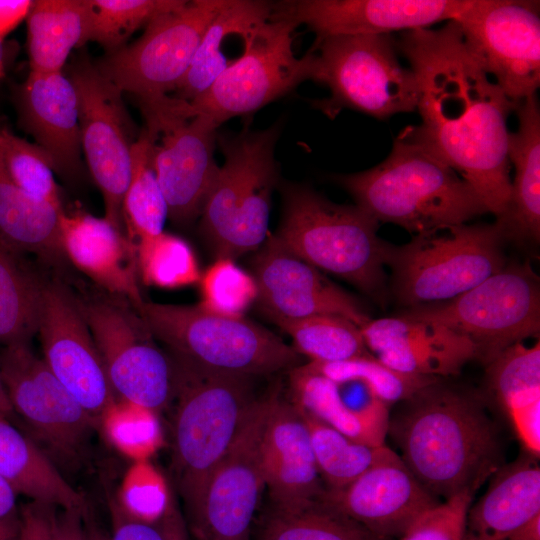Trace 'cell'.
<instances>
[{
    "instance_id": "obj_16",
    "label": "cell",
    "mask_w": 540,
    "mask_h": 540,
    "mask_svg": "<svg viewBox=\"0 0 540 540\" xmlns=\"http://www.w3.org/2000/svg\"><path fill=\"white\" fill-rule=\"evenodd\" d=\"M226 0H194L150 22L131 44L94 61L99 72L137 99L168 95L184 78L208 25Z\"/></svg>"
},
{
    "instance_id": "obj_37",
    "label": "cell",
    "mask_w": 540,
    "mask_h": 540,
    "mask_svg": "<svg viewBox=\"0 0 540 540\" xmlns=\"http://www.w3.org/2000/svg\"><path fill=\"white\" fill-rule=\"evenodd\" d=\"M299 410L309 430L315 460L326 490L344 488L381 457L385 445L373 446L354 441L301 408Z\"/></svg>"
},
{
    "instance_id": "obj_18",
    "label": "cell",
    "mask_w": 540,
    "mask_h": 540,
    "mask_svg": "<svg viewBox=\"0 0 540 540\" xmlns=\"http://www.w3.org/2000/svg\"><path fill=\"white\" fill-rule=\"evenodd\" d=\"M456 21L485 71L514 103L540 85L538 1L474 0Z\"/></svg>"
},
{
    "instance_id": "obj_38",
    "label": "cell",
    "mask_w": 540,
    "mask_h": 540,
    "mask_svg": "<svg viewBox=\"0 0 540 540\" xmlns=\"http://www.w3.org/2000/svg\"><path fill=\"white\" fill-rule=\"evenodd\" d=\"M186 3L185 0H87L83 46L92 41L106 53L114 52L125 46L139 28Z\"/></svg>"
},
{
    "instance_id": "obj_40",
    "label": "cell",
    "mask_w": 540,
    "mask_h": 540,
    "mask_svg": "<svg viewBox=\"0 0 540 540\" xmlns=\"http://www.w3.org/2000/svg\"><path fill=\"white\" fill-rule=\"evenodd\" d=\"M0 167L10 181L28 195L60 211L65 210L48 155L5 125L0 126Z\"/></svg>"
},
{
    "instance_id": "obj_45",
    "label": "cell",
    "mask_w": 540,
    "mask_h": 540,
    "mask_svg": "<svg viewBox=\"0 0 540 540\" xmlns=\"http://www.w3.org/2000/svg\"><path fill=\"white\" fill-rule=\"evenodd\" d=\"M172 499L161 477L147 464H138L129 474L120 501H114L128 517L155 523L167 513Z\"/></svg>"
},
{
    "instance_id": "obj_47",
    "label": "cell",
    "mask_w": 540,
    "mask_h": 540,
    "mask_svg": "<svg viewBox=\"0 0 540 540\" xmlns=\"http://www.w3.org/2000/svg\"><path fill=\"white\" fill-rule=\"evenodd\" d=\"M153 412L118 400L106 413L112 415L110 418L106 417V422L109 423V431L114 441L131 452L141 453L154 448L158 438V425L151 414Z\"/></svg>"
},
{
    "instance_id": "obj_2",
    "label": "cell",
    "mask_w": 540,
    "mask_h": 540,
    "mask_svg": "<svg viewBox=\"0 0 540 540\" xmlns=\"http://www.w3.org/2000/svg\"><path fill=\"white\" fill-rule=\"evenodd\" d=\"M388 432L416 479L444 501L475 491L501 467L493 423L472 395L438 381L404 401Z\"/></svg>"
},
{
    "instance_id": "obj_51",
    "label": "cell",
    "mask_w": 540,
    "mask_h": 540,
    "mask_svg": "<svg viewBox=\"0 0 540 540\" xmlns=\"http://www.w3.org/2000/svg\"><path fill=\"white\" fill-rule=\"evenodd\" d=\"M16 495L13 487L0 476V540H18L21 509Z\"/></svg>"
},
{
    "instance_id": "obj_31",
    "label": "cell",
    "mask_w": 540,
    "mask_h": 540,
    "mask_svg": "<svg viewBox=\"0 0 540 540\" xmlns=\"http://www.w3.org/2000/svg\"><path fill=\"white\" fill-rule=\"evenodd\" d=\"M271 13L272 4L266 1L226 0L204 32L175 97L190 102L204 93L233 62L222 51L225 39L230 35L243 38Z\"/></svg>"
},
{
    "instance_id": "obj_42",
    "label": "cell",
    "mask_w": 540,
    "mask_h": 540,
    "mask_svg": "<svg viewBox=\"0 0 540 540\" xmlns=\"http://www.w3.org/2000/svg\"><path fill=\"white\" fill-rule=\"evenodd\" d=\"M488 382L507 411L540 401V344L515 343L487 363Z\"/></svg>"
},
{
    "instance_id": "obj_23",
    "label": "cell",
    "mask_w": 540,
    "mask_h": 540,
    "mask_svg": "<svg viewBox=\"0 0 540 540\" xmlns=\"http://www.w3.org/2000/svg\"><path fill=\"white\" fill-rule=\"evenodd\" d=\"M360 330L373 357L409 376H454L478 358L476 345L466 336L440 323L404 313L370 319Z\"/></svg>"
},
{
    "instance_id": "obj_48",
    "label": "cell",
    "mask_w": 540,
    "mask_h": 540,
    "mask_svg": "<svg viewBox=\"0 0 540 540\" xmlns=\"http://www.w3.org/2000/svg\"><path fill=\"white\" fill-rule=\"evenodd\" d=\"M112 535L108 540H187L184 521L173 500L167 513L155 523L126 516L110 501Z\"/></svg>"
},
{
    "instance_id": "obj_39",
    "label": "cell",
    "mask_w": 540,
    "mask_h": 540,
    "mask_svg": "<svg viewBox=\"0 0 540 540\" xmlns=\"http://www.w3.org/2000/svg\"><path fill=\"white\" fill-rule=\"evenodd\" d=\"M255 540H389L323 501L294 513L274 511L266 518Z\"/></svg>"
},
{
    "instance_id": "obj_50",
    "label": "cell",
    "mask_w": 540,
    "mask_h": 540,
    "mask_svg": "<svg viewBox=\"0 0 540 540\" xmlns=\"http://www.w3.org/2000/svg\"><path fill=\"white\" fill-rule=\"evenodd\" d=\"M524 446L533 456L540 453V401L508 411Z\"/></svg>"
},
{
    "instance_id": "obj_30",
    "label": "cell",
    "mask_w": 540,
    "mask_h": 540,
    "mask_svg": "<svg viewBox=\"0 0 540 540\" xmlns=\"http://www.w3.org/2000/svg\"><path fill=\"white\" fill-rule=\"evenodd\" d=\"M62 212L22 191L0 167L1 244L49 263L61 262L66 257L60 237Z\"/></svg>"
},
{
    "instance_id": "obj_3",
    "label": "cell",
    "mask_w": 540,
    "mask_h": 540,
    "mask_svg": "<svg viewBox=\"0 0 540 540\" xmlns=\"http://www.w3.org/2000/svg\"><path fill=\"white\" fill-rule=\"evenodd\" d=\"M336 179L378 223L396 224L414 235L489 213L460 175L402 132L377 166Z\"/></svg>"
},
{
    "instance_id": "obj_33",
    "label": "cell",
    "mask_w": 540,
    "mask_h": 540,
    "mask_svg": "<svg viewBox=\"0 0 540 540\" xmlns=\"http://www.w3.org/2000/svg\"><path fill=\"white\" fill-rule=\"evenodd\" d=\"M44 279L0 243V345L29 343L37 334Z\"/></svg>"
},
{
    "instance_id": "obj_44",
    "label": "cell",
    "mask_w": 540,
    "mask_h": 540,
    "mask_svg": "<svg viewBox=\"0 0 540 540\" xmlns=\"http://www.w3.org/2000/svg\"><path fill=\"white\" fill-rule=\"evenodd\" d=\"M199 283V305L217 314L243 317L245 311L258 298L254 277L236 265L232 259H216L201 275Z\"/></svg>"
},
{
    "instance_id": "obj_36",
    "label": "cell",
    "mask_w": 540,
    "mask_h": 540,
    "mask_svg": "<svg viewBox=\"0 0 540 540\" xmlns=\"http://www.w3.org/2000/svg\"><path fill=\"white\" fill-rule=\"evenodd\" d=\"M292 340V347L310 362L332 363L371 355L360 327L338 315L274 319Z\"/></svg>"
},
{
    "instance_id": "obj_13",
    "label": "cell",
    "mask_w": 540,
    "mask_h": 540,
    "mask_svg": "<svg viewBox=\"0 0 540 540\" xmlns=\"http://www.w3.org/2000/svg\"><path fill=\"white\" fill-rule=\"evenodd\" d=\"M404 314L466 336L487 364L507 347L539 335V279L529 263L505 265L450 301L410 308Z\"/></svg>"
},
{
    "instance_id": "obj_22",
    "label": "cell",
    "mask_w": 540,
    "mask_h": 540,
    "mask_svg": "<svg viewBox=\"0 0 540 540\" xmlns=\"http://www.w3.org/2000/svg\"><path fill=\"white\" fill-rule=\"evenodd\" d=\"M320 500L389 540L401 538L420 516L441 503L387 446L362 475L342 489L326 490Z\"/></svg>"
},
{
    "instance_id": "obj_28",
    "label": "cell",
    "mask_w": 540,
    "mask_h": 540,
    "mask_svg": "<svg viewBox=\"0 0 540 540\" xmlns=\"http://www.w3.org/2000/svg\"><path fill=\"white\" fill-rule=\"evenodd\" d=\"M518 127L508 134L507 155L514 166L508 208L496 220L505 238L538 242L540 237V110L537 96L515 108Z\"/></svg>"
},
{
    "instance_id": "obj_29",
    "label": "cell",
    "mask_w": 540,
    "mask_h": 540,
    "mask_svg": "<svg viewBox=\"0 0 540 540\" xmlns=\"http://www.w3.org/2000/svg\"><path fill=\"white\" fill-rule=\"evenodd\" d=\"M0 476L31 501L86 510V501L32 439L0 414Z\"/></svg>"
},
{
    "instance_id": "obj_6",
    "label": "cell",
    "mask_w": 540,
    "mask_h": 540,
    "mask_svg": "<svg viewBox=\"0 0 540 540\" xmlns=\"http://www.w3.org/2000/svg\"><path fill=\"white\" fill-rule=\"evenodd\" d=\"M149 330L172 358L200 369L250 377L290 371L299 353L279 336L243 317L198 305L145 301L138 308Z\"/></svg>"
},
{
    "instance_id": "obj_57",
    "label": "cell",
    "mask_w": 540,
    "mask_h": 540,
    "mask_svg": "<svg viewBox=\"0 0 540 540\" xmlns=\"http://www.w3.org/2000/svg\"><path fill=\"white\" fill-rule=\"evenodd\" d=\"M89 540H108L97 529H92V526H88Z\"/></svg>"
},
{
    "instance_id": "obj_8",
    "label": "cell",
    "mask_w": 540,
    "mask_h": 540,
    "mask_svg": "<svg viewBox=\"0 0 540 540\" xmlns=\"http://www.w3.org/2000/svg\"><path fill=\"white\" fill-rule=\"evenodd\" d=\"M505 239L496 222L466 223L416 234L401 246L391 244L387 266L393 292L408 309L450 301L504 268Z\"/></svg>"
},
{
    "instance_id": "obj_19",
    "label": "cell",
    "mask_w": 540,
    "mask_h": 540,
    "mask_svg": "<svg viewBox=\"0 0 540 540\" xmlns=\"http://www.w3.org/2000/svg\"><path fill=\"white\" fill-rule=\"evenodd\" d=\"M39 336L43 360L76 400L98 420L117 402L75 293L61 280H44Z\"/></svg>"
},
{
    "instance_id": "obj_5",
    "label": "cell",
    "mask_w": 540,
    "mask_h": 540,
    "mask_svg": "<svg viewBox=\"0 0 540 540\" xmlns=\"http://www.w3.org/2000/svg\"><path fill=\"white\" fill-rule=\"evenodd\" d=\"M279 124L217 135L224 155L200 215V231L216 259L256 250L267 239L272 193L278 183L274 158Z\"/></svg>"
},
{
    "instance_id": "obj_55",
    "label": "cell",
    "mask_w": 540,
    "mask_h": 540,
    "mask_svg": "<svg viewBox=\"0 0 540 540\" xmlns=\"http://www.w3.org/2000/svg\"><path fill=\"white\" fill-rule=\"evenodd\" d=\"M0 414L11 419L15 414L0 377Z\"/></svg>"
},
{
    "instance_id": "obj_34",
    "label": "cell",
    "mask_w": 540,
    "mask_h": 540,
    "mask_svg": "<svg viewBox=\"0 0 540 540\" xmlns=\"http://www.w3.org/2000/svg\"><path fill=\"white\" fill-rule=\"evenodd\" d=\"M292 402L350 439L384 445L388 425L352 412L343 402L335 382L309 371L302 364L290 370Z\"/></svg>"
},
{
    "instance_id": "obj_27",
    "label": "cell",
    "mask_w": 540,
    "mask_h": 540,
    "mask_svg": "<svg viewBox=\"0 0 540 540\" xmlns=\"http://www.w3.org/2000/svg\"><path fill=\"white\" fill-rule=\"evenodd\" d=\"M536 456L501 466L485 494L470 506L464 540H500L540 514V468Z\"/></svg>"
},
{
    "instance_id": "obj_1",
    "label": "cell",
    "mask_w": 540,
    "mask_h": 540,
    "mask_svg": "<svg viewBox=\"0 0 540 540\" xmlns=\"http://www.w3.org/2000/svg\"><path fill=\"white\" fill-rule=\"evenodd\" d=\"M396 48L416 77L421 117L401 132L460 175L500 219L512 181L507 120L517 104L485 71L454 20L403 32Z\"/></svg>"
},
{
    "instance_id": "obj_35",
    "label": "cell",
    "mask_w": 540,
    "mask_h": 540,
    "mask_svg": "<svg viewBox=\"0 0 540 540\" xmlns=\"http://www.w3.org/2000/svg\"><path fill=\"white\" fill-rule=\"evenodd\" d=\"M154 136L145 127L133 146V170L122 203V217L127 238L136 243L161 234L168 206L153 166Z\"/></svg>"
},
{
    "instance_id": "obj_4",
    "label": "cell",
    "mask_w": 540,
    "mask_h": 540,
    "mask_svg": "<svg viewBox=\"0 0 540 540\" xmlns=\"http://www.w3.org/2000/svg\"><path fill=\"white\" fill-rule=\"evenodd\" d=\"M282 193L277 242L318 270L381 297L391 244L378 236V222L359 206L331 202L305 185L284 184Z\"/></svg>"
},
{
    "instance_id": "obj_25",
    "label": "cell",
    "mask_w": 540,
    "mask_h": 540,
    "mask_svg": "<svg viewBox=\"0 0 540 540\" xmlns=\"http://www.w3.org/2000/svg\"><path fill=\"white\" fill-rule=\"evenodd\" d=\"M14 102L20 127L48 155L55 173L77 180L83 173L79 103L67 73L30 71Z\"/></svg>"
},
{
    "instance_id": "obj_32",
    "label": "cell",
    "mask_w": 540,
    "mask_h": 540,
    "mask_svg": "<svg viewBox=\"0 0 540 540\" xmlns=\"http://www.w3.org/2000/svg\"><path fill=\"white\" fill-rule=\"evenodd\" d=\"M87 0H36L26 17L31 72L64 70L74 48L83 46Z\"/></svg>"
},
{
    "instance_id": "obj_54",
    "label": "cell",
    "mask_w": 540,
    "mask_h": 540,
    "mask_svg": "<svg viewBox=\"0 0 540 540\" xmlns=\"http://www.w3.org/2000/svg\"><path fill=\"white\" fill-rule=\"evenodd\" d=\"M500 540H540V514Z\"/></svg>"
},
{
    "instance_id": "obj_26",
    "label": "cell",
    "mask_w": 540,
    "mask_h": 540,
    "mask_svg": "<svg viewBox=\"0 0 540 540\" xmlns=\"http://www.w3.org/2000/svg\"><path fill=\"white\" fill-rule=\"evenodd\" d=\"M60 237L66 258L77 269L102 290L140 307L144 299L138 283L136 245L122 231L105 217L64 210Z\"/></svg>"
},
{
    "instance_id": "obj_46",
    "label": "cell",
    "mask_w": 540,
    "mask_h": 540,
    "mask_svg": "<svg viewBox=\"0 0 540 540\" xmlns=\"http://www.w3.org/2000/svg\"><path fill=\"white\" fill-rule=\"evenodd\" d=\"M473 494L462 492L420 516L400 540H464Z\"/></svg>"
},
{
    "instance_id": "obj_41",
    "label": "cell",
    "mask_w": 540,
    "mask_h": 540,
    "mask_svg": "<svg viewBox=\"0 0 540 540\" xmlns=\"http://www.w3.org/2000/svg\"><path fill=\"white\" fill-rule=\"evenodd\" d=\"M139 278L149 286L174 289L199 282L198 261L182 238L162 232L136 243Z\"/></svg>"
},
{
    "instance_id": "obj_20",
    "label": "cell",
    "mask_w": 540,
    "mask_h": 540,
    "mask_svg": "<svg viewBox=\"0 0 540 540\" xmlns=\"http://www.w3.org/2000/svg\"><path fill=\"white\" fill-rule=\"evenodd\" d=\"M474 0H298L272 12L306 25L315 40L339 35L391 34L457 20Z\"/></svg>"
},
{
    "instance_id": "obj_12",
    "label": "cell",
    "mask_w": 540,
    "mask_h": 540,
    "mask_svg": "<svg viewBox=\"0 0 540 540\" xmlns=\"http://www.w3.org/2000/svg\"><path fill=\"white\" fill-rule=\"evenodd\" d=\"M144 126L154 136L153 166L168 217L186 225L200 217L218 175L214 150L217 128L211 118L191 116L187 101L162 95L137 99Z\"/></svg>"
},
{
    "instance_id": "obj_52",
    "label": "cell",
    "mask_w": 540,
    "mask_h": 540,
    "mask_svg": "<svg viewBox=\"0 0 540 540\" xmlns=\"http://www.w3.org/2000/svg\"><path fill=\"white\" fill-rule=\"evenodd\" d=\"M54 540H89L86 510L56 509Z\"/></svg>"
},
{
    "instance_id": "obj_21",
    "label": "cell",
    "mask_w": 540,
    "mask_h": 540,
    "mask_svg": "<svg viewBox=\"0 0 540 540\" xmlns=\"http://www.w3.org/2000/svg\"><path fill=\"white\" fill-rule=\"evenodd\" d=\"M257 301L271 320L338 315L360 328L371 318L358 300L269 234L252 261Z\"/></svg>"
},
{
    "instance_id": "obj_43",
    "label": "cell",
    "mask_w": 540,
    "mask_h": 540,
    "mask_svg": "<svg viewBox=\"0 0 540 540\" xmlns=\"http://www.w3.org/2000/svg\"><path fill=\"white\" fill-rule=\"evenodd\" d=\"M306 369L333 382L359 381L367 385L387 406L405 401L438 379L409 376L399 373L372 355L350 360L303 364Z\"/></svg>"
},
{
    "instance_id": "obj_15",
    "label": "cell",
    "mask_w": 540,
    "mask_h": 540,
    "mask_svg": "<svg viewBox=\"0 0 540 540\" xmlns=\"http://www.w3.org/2000/svg\"><path fill=\"white\" fill-rule=\"evenodd\" d=\"M0 377L14 413L44 453L66 468L78 467L99 420L54 376L29 343L3 347Z\"/></svg>"
},
{
    "instance_id": "obj_14",
    "label": "cell",
    "mask_w": 540,
    "mask_h": 540,
    "mask_svg": "<svg viewBox=\"0 0 540 540\" xmlns=\"http://www.w3.org/2000/svg\"><path fill=\"white\" fill-rule=\"evenodd\" d=\"M66 73L78 95L82 152L102 193L104 217L125 234L122 203L132 177L133 146L138 136L123 92L85 53L71 61Z\"/></svg>"
},
{
    "instance_id": "obj_11",
    "label": "cell",
    "mask_w": 540,
    "mask_h": 540,
    "mask_svg": "<svg viewBox=\"0 0 540 540\" xmlns=\"http://www.w3.org/2000/svg\"><path fill=\"white\" fill-rule=\"evenodd\" d=\"M298 25L273 12L268 20L242 38L241 56L201 95L188 102L190 113L205 115L218 126L247 116L312 79L315 50L301 58L293 52Z\"/></svg>"
},
{
    "instance_id": "obj_9",
    "label": "cell",
    "mask_w": 540,
    "mask_h": 540,
    "mask_svg": "<svg viewBox=\"0 0 540 540\" xmlns=\"http://www.w3.org/2000/svg\"><path fill=\"white\" fill-rule=\"evenodd\" d=\"M312 48V80L330 90L313 105L327 117L352 109L385 120L416 110V77L399 62L391 34L330 36L315 40Z\"/></svg>"
},
{
    "instance_id": "obj_53",
    "label": "cell",
    "mask_w": 540,
    "mask_h": 540,
    "mask_svg": "<svg viewBox=\"0 0 540 540\" xmlns=\"http://www.w3.org/2000/svg\"><path fill=\"white\" fill-rule=\"evenodd\" d=\"M31 5L30 0H0V39L26 19Z\"/></svg>"
},
{
    "instance_id": "obj_49",
    "label": "cell",
    "mask_w": 540,
    "mask_h": 540,
    "mask_svg": "<svg viewBox=\"0 0 540 540\" xmlns=\"http://www.w3.org/2000/svg\"><path fill=\"white\" fill-rule=\"evenodd\" d=\"M20 509L18 540H54V516L57 508L31 501Z\"/></svg>"
},
{
    "instance_id": "obj_7",
    "label": "cell",
    "mask_w": 540,
    "mask_h": 540,
    "mask_svg": "<svg viewBox=\"0 0 540 540\" xmlns=\"http://www.w3.org/2000/svg\"><path fill=\"white\" fill-rule=\"evenodd\" d=\"M173 361L176 367L174 399L177 400L173 466L190 514L212 470L231 445L257 398L253 387L255 377L208 371Z\"/></svg>"
},
{
    "instance_id": "obj_24",
    "label": "cell",
    "mask_w": 540,
    "mask_h": 540,
    "mask_svg": "<svg viewBox=\"0 0 540 540\" xmlns=\"http://www.w3.org/2000/svg\"><path fill=\"white\" fill-rule=\"evenodd\" d=\"M261 462L274 511L294 513L324 496L309 430L299 408L279 392L265 425Z\"/></svg>"
},
{
    "instance_id": "obj_17",
    "label": "cell",
    "mask_w": 540,
    "mask_h": 540,
    "mask_svg": "<svg viewBox=\"0 0 540 540\" xmlns=\"http://www.w3.org/2000/svg\"><path fill=\"white\" fill-rule=\"evenodd\" d=\"M280 391L276 386L255 399L231 445L212 470L196 508L189 514L198 540L251 539L254 514L265 487L263 433Z\"/></svg>"
},
{
    "instance_id": "obj_56",
    "label": "cell",
    "mask_w": 540,
    "mask_h": 540,
    "mask_svg": "<svg viewBox=\"0 0 540 540\" xmlns=\"http://www.w3.org/2000/svg\"><path fill=\"white\" fill-rule=\"evenodd\" d=\"M2 39H0V82L4 79L5 77V70H6V66H5V57H4V49H3V44H2Z\"/></svg>"
},
{
    "instance_id": "obj_10",
    "label": "cell",
    "mask_w": 540,
    "mask_h": 540,
    "mask_svg": "<svg viewBox=\"0 0 540 540\" xmlns=\"http://www.w3.org/2000/svg\"><path fill=\"white\" fill-rule=\"evenodd\" d=\"M76 295V294H75ZM118 400L156 411L176 392V367L133 304L118 295H76Z\"/></svg>"
}]
</instances>
